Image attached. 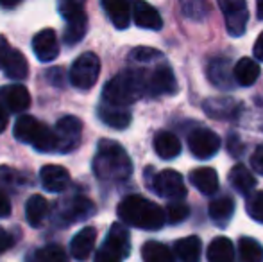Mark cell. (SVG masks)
Returning <instances> with one entry per match:
<instances>
[{"label": "cell", "mask_w": 263, "mask_h": 262, "mask_svg": "<svg viewBox=\"0 0 263 262\" xmlns=\"http://www.w3.org/2000/svg\"><path fill=\"white\" fill-rule=\"evenodd\" d=\"M93 172L104 182H124L133 174V162L120 144L104 138L93 156Z\"/></svg>", "instance_id": "cell-1"}, {"label": "cell", "mask_w": 263, "mask_h": 262, "mask_svg": "<svg viewBox=\"0 0 263 262\" xmlns=\"http://www.w3.org/2000/svg\"><path fill=\"white\" fill-rule=\"evenodd\" d=\"M145 95V72L143 70H124L106 83L102 99L106 104L127 108Z\"/></svg>", "instance_id": "cell-2"}, {"label": "cell", "mask_w": 263, "mask_h": 262, "mask_svg": "<svg viewBox=\"0 0 263 262\" xmlns=\"http://www.w3.org/2000/svg\"><path fill=\"white\" fill-rule=\"evenodd\" d=\"M118 217L125 224L142 230H159L165 224V210L138 194L122 199L118 205Z\"/></svg>", "instance_id": "cell-3"}, {"label": "cell", "mask_w": 263, "mask_h": 262, "mask_svg": "<svg viewBox=\"0 0 263 262\" xmlns=\"http://www.w3.org/2000/svg\"><path fill=\"white\" fill-rule=\"evenodd\" d=\"M13 133L20 142L31 144L40 153H52V151H55L54 131L31 115H22L14 124Z\"/></svg>", "instance_id": "cell-4"}, {"label": "cell", "mask_w": 263, "mask_h": 262, "mask_svg": "<svg viewBox=\"0 0 263 262\" xmlns=\"http://www.w3.org/2000/svg\"><path fill=\"white\" fill-rule=\"evenodd\" d=\"M131 253V237L124 224L115 223L106 235V241L97 250L95 262H122Z\"/></svg>", "instance_id": "cell-5"}, {"label": "cell", "mask_w": 263, "mask_h": 262, "mask_svg": "<svg viewBox=\"0 0 263 262\" xmlns=\"http://www.w3.org/2000/svg\"><path fill=\"white\" fill-rule=\"evenodd\" d=\"M101 74V61L93 53H84L73 61L70 70V81L79 90H90L97 83Z\"/></svg>", "instance_id": "cell-6"}, {"label": "cell", "mask_w": 263, "mask_h": 262, "mask_svg": "<svg viewBox=\"0 0 263 262\" xmlns=\"http://www.w3.org/2000/svg\"><path fill=\"white\" fill-rule=\"evenodd\" d=\"M226 20V31L229 36H242L249 22V9L246 0H217Z\"/></svg>", "instance_id": "cell-7"}, {"label": "cell", "mask_w": 263, "mask_h": 262, "mask_svg": "<svg viewBox=\"0 0 263 262\" xmlns=\"http://www.w3.org/2000/svg\"><path fill=\"white\" fill-rule=\"evenodd\" d=\"M55 151L59 153H70L81 142V133H83V123L77 117L65 115L55 123Z\"/></svg>", "instance_id": "cell-8"}, {"label": "cell", "mask_w": 263, "mask_h": 262, "mask_svg": "<svg viewBox=\"0 0 263 262\" xmlns=\"http://www.w3.org/2000/svg\"><path fill=\"white\" fill-rule=\"evenodd\" d=\"M149 187L158 196L174 199V201H181L186 196V187H184L183 176L177 171H174V169H166V171L154 174Z\"/></svg>", "instance_id": "cell-9"}, {"label": "cell", "mask_w": 263, "mask_h": 262, "mask_svg": "<svg viewBox=\"0 0 263 262\" xmlns=\"http://www.w3.org/2000/svg\"><path fill=\"white\" fill-rule=\"evenodd\" d=\"M179 92L177 79L168 65H159L151 74H145V95H176Z\"/></svg>", "instance_id": "cell-10"}, {"label": "cell", "mask_w": 263, "mask_h": 262, "mask_svg": "<svg viewBox=\"0 0 263 262\" xmlns=\"http://www.w3.org/2000/svg\"><path fill=\"white\" fill-rule=\"evenodd\" d=\"M220 136L208 128H195L194 131L188 135V147L190 153L199 160H206L218 153L220 149Z\"/></svg>", "instance_id": "cell-11"}, {"label": "cell", "mask_w": 263, "mask_h": 262, "mask_svg": "<svg viewBox=\"0 0 263 262\" xmlns=\"http://www.w3.org/2000/svg\"><path fill=\"white\" fill-rule=\"evenodd\" d=\"M32 50L40 61L47 63L59 56V42L54 29H43L32 38Z\"/></svg>", "instance_id": "cell-12"}, {"label": "cell", "mask_w": 263, "mask_h": 262, "mask_svg": "<svg viewBox=\"0 0 263 262\" xmlns=\"http://www.w3.org/2000/svg\"><path fill=\"white\" fill-rule=\"evenodd\" d=\"M202 110H204V113L210 117V119L229 120V119H235V117L238 115V112L242 110V104L236 102L233 97H213V99L204 101Z\"/></svg>", "instance_id": "cell-13"}, {"label": "cell", "mask_w": 263, "mask_h": 262, "mask_svg": "<svg viewBox=\"0 0 263 262\" xmlns=\"http://www.w3.org/2000/svg\"><path fill=\"white\" fill-rule=\"evenodd\" d=\"M0 102L7 112L22 113L31 106V94L24 84H11L0 90Z\"/></svg>", "instance_id": "cell-14"}, {"label": "cell", "mask_w": 263, "mask_h": 262, "mask_svg": "<svg viewBox=\"0 0 263 262\" xmlns=\"http://www.w3.org/2000/svg\"><path fill=\"white\" fill-rule=\"evenodd\" d=\"M131 16L135 24L142 29H151V31H159L163 27V18L159 13L145 0H135L131 6Z\"/></svg>", "instance_id": "cell-15"}, {"label": "cell", "mask_w": 263, "mask_h": 262, "mask_svg": "<svg viewBox=\"0 0 263 262\" xmlns=\"http://www.w3.org/2000/svg\"><path fill=\"white\" fill-rule=\"evenodd\" d=\"M95 214V205L91 199L84 196H73L63 205L61 217L66 223H77V221H84Z\"/></svg>", "instance_id": "cell-16"}, {"label": "cell", "mask_w": 263, "mask_h": 262, "mask_svg": "<svg viewBox=\"0 0 263 262\" xmlns=\"http://www.w3.org/2000/svg\"><path fill=\"white\" fill-rule=\"evenodd\" d=\"M95 242H97V230L93 226H86L73 235L72 242H70V253L76 260L83 262L91 255Z\"/></svg>", "instance_id": "cell-17"}, {"label": "cell", "mask_w": 263, "mask_h": 262, "mask_svg": "<svg viewBox=\"0 0 263 262\" xmlns=\"http://www.w3.org/2000/svg\"><path fill=\"white\" fill-rule=\"evenodd\" d=\"M208 79L220 90H233L235 88V77L229 60L215 58L208 65Z\"/></svg>", "instance_id": "cell-18"}, {"label": "cell", "mask_w": 263, "mask_h": 262, "mask_svg": "<svg viewBox=\"0 0 263 262\" xmlns=\"http://www.w3.org/2000/svg\"><path fill=\"white\" fill-rule=\"evenodd\" d=\"M40 178H42V185L49 193H63L70 185L68 171L65 167H61V165L49 164L45 167H42Z\"/></svg>", "instance_id": "cell-19"}, {"label": "cell", "mask_w": 263, "mask_h": 262, "mask_svg": "<svg viewBox=\"0 0 263 262\" xmlns=\"http://www.w3.org/2000/svg\"><path fill=\"white\" fill-rule=\"evenodd\" d=\"M107 18L117 29H127L131 22V4L129 0H102Z\"/></svg>", "instance_id": "cell-20"}, {"label": "cell", "mask_w": 263, "mask_h": 262, "mask_svg": "<svg viewBox=\"0 0 263 262\" xmlns=\"http://www.w3.org/2000/svg\"><path fill=\"white\" fill-rule=\"evenodd\" d=\"M190 182L204 196H211L218 190V174L211 167H197L190 172Z\"/></svg>", "instance_id": "cell-21"}, {"label": "cell", "mask_w": 263, "mask_h": 262, "mask_svg": "<svg viewBox=\"0 0 263 262\" xmlns=\"http://www.w3.org/2000/svg\"><path fill=\"white\" fill-rule=\"evenodd\" d=\"M97 112L99 119L109 128H115V130H125L131 124V113L125 108H118V106H111L104 102V104L99 106Z\"/></svg>", "instance_id": "cell-22"}, {"label": "cell", "mask_w": 263, "mask_h": 262, "mask_svg": "<svg viewBox=\"0 0 263 262\" xmlns=\"http://www.w3.org/2000/svg\"><path fill=\"white\" fill-rule=\"evenodd\" d=\"M154 151L163 160H172L179 156L181 153V142L174 133L170 131H159L154 136Z\"/></svg>", "instance_id": "cell-23"}, {"label": "cell", "mask_w": 263, "mask_h": 262, "mask_svg": "<svg viewBox=\"0 0 263 262\" xmlns=\"http://www.w3.org/2000/svg\"><path fill=\"white\" fill-rule=\"evenodd\" d=\"M208 214L215 224L218 226H226L231 221L233 214H235V201L231 196H220L208 205Z\"/></svg>", "instance_id": "cell-24"}, {"label": "cell", "mask_w": 263, "mask_h": 262, "mask_svg": "<svg viewBox=\"0 0 263 262\" xmlns=\"http://www.w3.org/2000/svg\"><path fill=\"white\" fill-rule=\"evenodd\" d=\"M229 183H231V187L236 193L249 196L254 190V187H256V178H254L253 172L246 165L238 164L229 171Z\"/></svg>", "instance_id": "cell-25"}, {"label": "cell", "mask_w": 263, "mask_h": 262, "mask_svg": "<svg viewBox=\"0 0 263 262\" xmlns=\"http://www.w3.org/2000/svg\"><path fill=\"white\" fill-rule=\"evenodd\" d=\"M233 77H235V83L242 84V86H251L260 77V66L253 58H242L233 66Z\"/></svg>", "instance_id": "cell-26"}, {"label": "cell", "mask_w": 263, "mask_h": 262, "mask_svg": "<svg viewBox=\"0 0 263 262\" xmlns=\"http://www.w3.org/2000/svg\"><path fill=\"white\" fill-rule=\"evenodd\" d=\"M174 250H176V255L179 257L181 262H199L201 260L202 242L197 235H188V237L176 241Z\"/></svg>", "instance_id": "cell-27"}, {"label": "cell", "mask_w": 263, "mask_h": 262, "mask_svg": "<svg viewBox=\"0 0 263 262\" xmlns=\"http://www.w3.org/2000/svg\"><path fill=\"white\" fill-rule=\"evenodd\" d=\"M2 68H4V72H6V76L13 81L25 79L29 74V65H27L25 56L20 53V50H14V49H11V53L7 54Z\"/></svg>", "instance_id": "cell-28"}, {"label": "cell", "mask_w": 263, "mask_h": 262, "mask_svg": "<svg viewBox=\"0 0 263 262\" xmlns=\"http://www.w3.org/2000/svg\"><path fill=\"white\" fill-rule=\"evenodd\" d=\"M47 214H49V201L40 194H34L27 199L25 203V217L31 226L38 228L40 224L45 221Z\"/></svg>", "instance_id": "cell-29"}, {"label": "cell", "mask_w": 263, "mask_h": 262, "mask_svg": "<svg viewBox=\"0 0 263 262\" xmlns=\"http://www.w3.org/2000/svg\"><path fill=\"white\" fill-rule=\"evenodd\" d=\"M235 259V248L228 237H215L208 246V260L210 262H233Z\"/></svg>", "instance_id": "cell-30"}, {"label": "cell", "mask_w": 263, "mask_h": 262, "mask_svg": "<svg viewBox=\"0 0 263 262\" xmlns=\"http://www.w3.org/2000/svg\"><path fill=\"white\" fill-rule=\"evenodd\" d=\"M88 31V18L86 14H79V16H73L70 20H66V29H65V34H63V40L68 47L77 45L81 40L84 38Z\"/></svg>", "instance_id": "cell-31"}, {"label": "cell", "mask_w": 263, "mask_h": 262, "mask_svg": "<svg viewBox=\"0 0 263 262\" xmlns=\"http://www.w3.org/2000/svg\"><path fill=\"white\" fill-rule=\"evenodd\" d=\"M181 13L192 22H202L211 13L210 0H179Z\"/></svg>", "instance_id": "cell-32"}, {"label": "cell", "mask_w": 263, "mask_h": 262, "mask_svg": "<svg viewBox=\"0 0 263 262\" xmlns=\"http://www.w3.org/2000/svg\"><path fill=\"white\" fill-rule=\"evenodd\" d=\"M142 259L143 262H176L174 253L158 241H149L142 246Z\"/></svg>", "instance_id": "cell-33"}, {"label": "cell", "mask_w": 263, "mask_h": 262, "mask_svg": "<svg viewBox=\"0 0 263 262\" xmlns=\"http://www.w3.org/2000/svg\"><path fill=\"white\" fill-rule=\"evenodd\" d=\"M27 262H68L65 250L58 244H49L32 252L27 257Z\"/></svg>", "instance_id": "cell-34"}, {"label": "cell", "mask_w": 263, "mask_h": 262, "mask_svg": "<svg viewBox=\"0 0 263 262\" xmlns=\"http://www.w3.org/2000/svg\"><path fill=\"white\" fill-rule=\"evenodd\" d=\"M238 253L242 262H263V246L253 237L240 239Z\"/></svg>", "instance_id": "cell-35"}, {"label": "cell", "mask_w": 263, "mask_h": 262, "mask_svg": "<svg viewBox=\"0 0 263 262\" xmlns=\"http://www.w3.org/2000/svg\"><path fill=\"white\" fill-rule=\"evenodd\" d=\"M190 216V208H188L186 203L183 201H172L168 206H166V212H165V221L172 224H177L181 221H184L186 217Z\"/></svg>", "instance_id": "cell-36"}, {"label": "cell", "mask_w": 263, "mask_h": 262, "mask_svg": "<svg viewBox=\"0 0 263 262\" xmlns=\"http://www.w3.org/2000/svg\"><path fill=\"white\" fill-rule=\"evenodd\" d=\"M84 4H86V0H58L59 13H61V16L65 20H70V18L83 14Z\"/></svg>", "instance_id": "cell-37"}, {"label": "cell", "mask_w": 263, "mask_h": 262, "mask_svg": "<svg viewBox=\"0 0 263 262\" xmlns=\"http://www.w3.org/2000/svg\"><path fill=\"white\" fill-rule=\"evenodd\" d=\"M163 54L156 49H151V47H136L129 54V60L135 61V63H153V61L161 60Z\"/></svg>", "instance_id": "cell-38"}, {"label": "cell", "mask_w": 263, "mask_h": 262, "mask_svg": "<svg viewBox=\"0 0 263 262\" xmlns=\"http://www.w3.org/2000/svg\"><path fill=\"white\" fill-rule=\"evenodd\" d=\"M246 210L254 221L263 224V190L249 194V198L246 201Z\"/></svg>", "instance_id": "cell-39"}, {"label": "cell", "mask_w": 263, "mask_h": 262, "mask_svg": "<svg viewBox=\"0 0 263 262\" xmlns=\"http://www.w3.org/2000/svg\"><path fill=\"white\" fill-rule=\"evenodd\" d=\"M251 167L253 171H256L258 174H263V144L254 149L253 156H251Z\"/></svg>", "instance_id": "cell-40"}, {"label": "cell", "mask_w": 263, "mask_h": 262, "mask_svg": "<svg viewBox=\"0 0 263 262\" xmlns=\"http://www.w3.org/2000/svg\"><path fill=\"white\" fill-rule=\"evenodd\" d=\"M13 242H14L13 235H11L9 232L6 230V228L0 226V255H2V253H6L7 250H9L11 246H13Z\"/></svg>", "instance_id": "cell-41"}, {"label": "cell", "mask_w": 263, "mask_h": 262, "mask_svg": "<svg viewBox=\"0 0 263 262\" xmlns=\"http://www.w3.org/2000/svg\"><path fill=\"white\" fill-rule=\"evenodd\" d=\"M11 214V201L7 198L6 190L0 189V217H7Z\"/></svg>", "instance_id": "cell-42"}, {"label": "cell", "mask_w": 263, "mask_h": 262, "mask_svg": "<svg viewBox=\"0 0 263 262\" xmlns=\"http://www.w3.org/2000/svg\"><path fill=\"white\" fill-rule=\"evenodd\" d=\"M11 53V45L7 43V40L4 36H0V68H2L4 61H6L7 54Z\"/></svg>", "instance_id": "cell-43"}, {"label": "cell", "mask_w": 263, "mask_h": 262, "mask_svg": "<svg viewBox=\"0 0 263 262\" xmlns=\"http://www.w3.org/2000/svg\"><path fill=\"white\" fill-rule=\"evenodd\" d=\"M228 149L231 151L233 154H238L240 151H242V144H240V138L235 135H231L228 138Z\"/></svg>", "instance_id": "cell-44"}, {"label": "cell", "mask_w": 263, "mask_h": 262, "mask_svg": "<svg viewBox=\"0 0 263 262\" xmlns=\"http://www.w3.org/2000/svg\"><path fill=\"white\" fill-rule=\"evenodd\" d=\"M253 54H254V58H256L258 61H261V63H263V32H261L260 36H258L256 43H254Z\"/></svg>", "instance_id": "cell-45"}, {"label": "cell", "mask_w": 263, "mask_h": 262, "mask_svg": "<svg viewBox=\"0 0 263 262\" xmlns=\"http://www.w3.org/2000/svg\"><path fill=\"white\" fill-rule=\"evenodd\" d=\"M7 120H9V112H7V110L4 108L2 102H0V133H2L4 130H6Z\"/></svg>", "instance_id": "cell-46"}, {"label": "cell", "mask_w": 263, "mask_h": 262, "mask_svg": "<svg viewBox=\"0 0 263 262\" xmlns=\"http://www.w3.org/2000/svg\"><path fill=\"white\" fill-rule=\"evenodd\" d=\"M24 0H0V6L6 7V9H13V7L20 6Z\"/></svg>", "instance_id": "cell-47"}, {"label": "cell", "mask_w": 263, "mask_h": 262, "mask_svg": "<svg viewBox=\"0 0 263 262\" xmlns=\"http://www.w3.org/2000/svg\"><path fill=\"white\" fill-rule=\"evenodd\" d=\"M256 11H258V18L263 20V0H256Z\"/></svg>", "instance_id": "cell-48"}]
</instances>
